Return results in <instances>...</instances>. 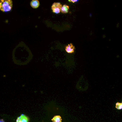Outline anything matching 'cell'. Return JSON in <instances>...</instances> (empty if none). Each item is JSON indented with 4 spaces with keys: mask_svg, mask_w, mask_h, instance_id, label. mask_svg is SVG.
<instances>
[{
    "mask_svg": "<svg viewBox=\"0 0 122 122\" xmlns=\"http://www.w3.org/2000/svg\"><path fill=\"white\" fill-rule=\"evenodd\" d=\"M62 7V5L60 3H54L51 9L53 12L56 14H58L61 12V8Z\"/></svg>",
    "mask_w": 122,
    "mask_h": 122,
    "instance_id": "cell-2",
    "label": "cell"
},
{
    "mask_svg": "<svg viewBox=\"0 0 122 122\" xmlns=\"http://www.w3.org/2000/svg\"><path fill=\"white\" fill-rule=\"evenodd\" d=\"M69 2H71V3H76L78 2V1H69Z\"/></svg>",
    "mask_w": 122,
    "mask_h": 122,
    "instance_id": "cell-9",
    "label": "cell"
},
{
    "mask_svg": "<svg viewBox=\"0 0 122 122\" xmlns=\"http://www.w3.org/2000/svg\"><path fill=\"white\" fill-rule=\"evenodd\" d=\"M29 118L25 114H22L18 117L16 120V122H29Z\"/></svg>",
    "mask_w": 122,
    "mask_h": 122,
    "instance_id": "cell-3",
    "label": "cell"
},
{
    "mask_svg": "<svg viewBox=\"0 0 122 122\" xmlns=\"http://www.w3.org/2000/svg\"><path fill=\"white\" fill-rule=\"evenodd\" d=\"M31 7L33 9H37L40 6V3L37 0H33L30 3Z\"/></svg>",
    "mask_w": 122,
    "mask_h": 122,
    "instance_id": "cell-5",
    "label": "cell"
},
{
    "mask_svg": "<svg viewBox=\"0 0 122 122\" xmlns=\"http://www.w3.org/2000/svg\"><path fill=\"white\" fill-rule=\"evenodd\" d=\"M0 122H5L3 119H0Z\"/></svg>",
    "mask_w": 122,
    "mask_h": 122,
    "instance_id": "cell-10",
    "label": "cell"
},
{
    "mask_svg": "<svg viewBox=\"0 0 122 122\" xmlns=\"http://www.w3.org/2000/svg\"><path fill=\"white\" fill-rule=\"evenodd\" d=\"M12 7V2L11 0L0 1V10L3 12H10Z\"/></svg>",
    "mask_w": 122,
    "mask_h": 122,
    "instance_id": "cell-1",
    "label": "cell"
},
{
    "mask_svg": "<svg viewBox=\"0 0 122 122\" xmlns=\"http://www.w3.org/2000/svg\"><path fill=\"white\" fill-rule=\"evenodd\" d=\"M52 121L53 122H61L62 119L60 115H56L53 117V118L52 119Z\"/></svg>",
    "mask_w": 122,
    "mask_h": 122,
    "instance_id": "cell-7",
    "label": "cell"
},
{
    "mask_svg": "<svg viewBox=\"0 0 122 122\" xmlns=\"http://www.w3.org/2000/svg\"></svg>",
    "mask_w": 122,
    "mask_h": 122,
    "instance_id": "cell-11",
    "label": "cell"
},
{
    "mask_svg": "<svg viewBox=\"0 0 122 122\" xmlns=\"http://www.w3.org/2000/svg\"><path fill=\"white\" fill-rule=\"evenodd\" d=\"M69 6L66 4H65L63 6H62V8H61V12L63 13H67L69 12Z\"/></svg>",
    "mask_w": 122,
    "mask_h": 122,
    "instance_id": "cell-6",
    "label": "cell"
},
{
    "mask_svg": "<svg viewBox=\"0 0 122 122\" xmlns=\"http://www.w3.org/2000/svg\"><path fill=\"white\" fill-rule=\"evenodd\" d=\"M115 107L118 110L122 109V103H119V102L116 103V104L115 105Z\"/></svg>",
    "mask_w": 122,
    "mask_h": 122,
    "instance_id": "cell-8",
    "label": "cell"
},
{
    "mask_svg": "<svg viewBox=\"0 0 122 122\" xmlns=\"http://www.w3.org/2000/svg\"><path fill=\"white\" fill-rule=\"evenodd\" d=\"M75 47L72 44H70L65 46V51L68 53H73L74 52Z\"/></svg>",
    "mask_w": 122,
    "mask_h": 122,
    "instance_id": "cell-4",
    "label": "cell"
}]
</instances>
